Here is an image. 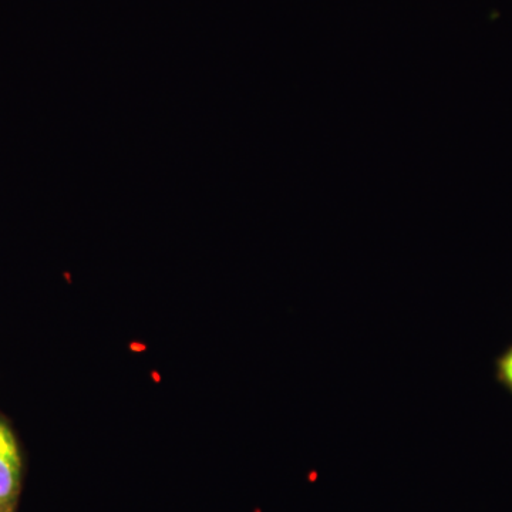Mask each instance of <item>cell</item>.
<instances>
[{
	"mask_svg": "<svg viewBox=\"0 0 512 512\" xmlns=\"http://www.w3.org/2000/svg\"><path fill=\"white\" fill-rule=\"evenodd\" d=\"M497 380L508 392L512 393V345L505 350L503 355L498 357L497 363Z\"/></svg>",
	"mask_w": 512,
	"mask_h": 512,
	"instance_id": "2",
	"label": "cell"
},
{
	"mask_svg": "<svg viewBox=\"0 0 512 512\" xmlns=\"http://www.w3.org/2000/svg\"><path fill=\"white\" fill-rule=\"evenodd\" d=\"M22 483V460L18 441L0 419V512H16Z\"/></svg>",
	"mask_w": 512,
	"mask_h": 512,
	"instance_id": "1",
	"label": "cell"
}]
</instances>
